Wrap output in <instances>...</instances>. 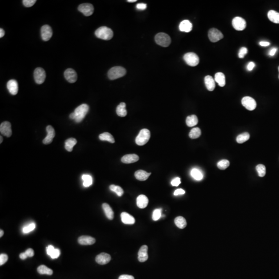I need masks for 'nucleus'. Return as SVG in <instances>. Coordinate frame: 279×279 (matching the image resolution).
<instances>
[{
  "label": "nucleus",
  "instance_id": "nucleus-58",
  "mask_svg": "<svg viewBox=\"0 0 279 279\" xmlns=\"http://www.w3.org/2000/svg\"><path fill=\"white\" fill-rule=\"evenodd\" d=\"M5 35V31L2 28L0 29V37L2 38Z\"/></svg>",
  "mask_w": 279,
  "mask_h": 279
},
{
  "label": "nucleus",
  "instance_id": "nucleus-37",
  "mask_svg": "<svg viewBox=\"0 0 279 279\" xmlns=\"http://www.w3.org/2000/svg\"><path fill=\"white\" fill-rule=\"evenodd\" d=\"M201 135V129L199 128L196 127L194 128L190 131L189 136L191 139H194L200 137Z\"/></svg>",
  "mask_w": 279,
  "mask_h": 279
},
{
  "label": "nucleus",
  "instance_id": "nucleus-21",
  "mask_svg": "<svg viewBox=\"0 0 279 279\" xmlns=\"http://www.w3.org/2000/svg\"><path fill=\"white\" fill-rule=\"evenodd\" d=\"M148 204V197L145 195H140L137 198V205L139 208L143 209L146 208Z\"/></svg>",
  "mask_w": 279,
  "mask_h": 279
},
{
  "label": "nucleus",
  "instance_id": "nucleus-23",
  "mask_svg": "<svg viewBox=\"0 0 279 279\" xmlns=\"http://www.w3.org/2000/svg\"><path fill=\"white\" fill-rule=\"evenodd\" d=\"M179 29L181 32L188 33L193 30V25L190 21L185 20L181 22L179 25Z\"/></svg>",
  "mask_w": 279,
  "mask_h": 279
},
{
  "label": "nucleus",
  "instance_id": "nucleus-59",
  "mask_svg": "<svg viewBox=\"0 0 279 279\" xmlns=\"http://www.w3.org/2000/svg\"><path fill=\"white\" fill-rule=\"evenodd\" d=\"M3 235H4V231H3V230H1V231H0V237H2Z\"/></svg>",
  "mask_w": 279,
  "mask_h": 279
},
{
  "label": "nucleus",
  "instance_id": "nucleus-43",
  "mask_svg": "<svg viewBox=\"0 0 279 279\" xmlns=\"http://www.w3.org/2000/svg\"><path fill=\"white\" fill-rule=\"evenodd\" d=\"M161 216V209H156L153 211L152 218L153 221H157L160 218Z\"/></svg>",
  "mask_w": 279,
  "mask_h": 279
},
{
  "label": "nucleus",
  "instance_id": "nucleus-18",
  "mask_svg": "<svg viewBox=\"0 0 279 279\" xmlns=\"http://www.w3.org/2000/svg\"><path fill=\"white\" fill-rule=\"evenodd\" d=\"M7 89L10 94L16 95L18 92V84L15 80H10L7 83Z\"/></svg>",
  "mask_w": 279,
  "mask_h": 279
},
{
  "label": "nucleus",
  "instance_id": "nucleus-55",
  "mask_svg": "<svg viewBox=\"0 0 279 279\" xmlns=\"http://www.w3.org/2000/svg\"><path fill=\"white\" fill-rule=\"evenodd\" d=\"M276 51H277V49L276 48H272L271 49V51H269V55L270 56H273V55H275L276 53Z\"/></svg>",
  "mask_w": 279,
  "mask_h": 279
},
{
  "label": "nucleus",
  "instance_id": "nucleus-5",
  "mask_svg": "<svg viewBox=\"0 0 279 279\" xmlns=\"http://www.w3.org/2000/svg\"><path fill=\"white\" fill-rule=\"evenodd\" d=\"M155 42L158 45L164 47L169 46L171 42V38L169 35L165 33H159L155 37Z\"/></svg>",
  "mask_w": 279,
  "mask_h": 279
},
{
  "label": "nucleus",
  "instance_id": "nucleus-34",
  "mask_svg": "<svg viewBox=\"0 0 279 279\" xmlns=\"http://www.w3.org/2000/svg\"><path fill=\"white\" fill-rule=\"evenodd\" d=\"M99 138L101 141H107L111 143H114L115 142L114 138L109 132H104L101 133L99 135Z\"/></svg>",
  "mask_w": 279,
  "mask_h": 279
},
{
  "label": "nucleus",
  "instance_id": "nucleus-33",
  "mask_svg": "<svg viewBox=\"0 0 279 279\" xmlns=\"http://www.w3.org/2000/svg\"><path fill=\"white\" fill-rule=\"evenodd\" d=\"M37 271L41 275H52L53 271L49 268L47 267L45 265H41L37 268Z\"/></svg>",
  "mask_w": 279,
  "mask_h": 279
},
{
  "label": "nucleus",
  "instance_id": "nucleus-48",
  "mask_svg": "<svg viewBox=\"0 0 279 279\" xmlns=\"http://www.w3.org/2000/svg\"><path fill=\"white\" fill-rule=\"evenodd\" d=\"M181 183V178H179V177H176V178L173 179L172 181H171V185L173 186H178Z\"/></svg>",
  "mask_w": 279,
  "mask_h": 279
},
{
  "label": "nucleus",
  "instance_id": "nucleus-15",
  "mask_svg": "<svg viewBox=\"0 0 279 279\" xmlns=\"http://www.w3.org/2000/svg\"><path fill=\"white\" fill-rule=\"evenodd\" d=\"M111 259V257L110 255L104 252L98 255L95 259L96 262L99 265H106L110 262Z\"/></svg>",
  "mask_w": 279,
  "mask_h": 279
},
{
  "label": "nucleus",
  "instance_id": "nucleus-4",
  "mask_svg": "<svg viewBox=\"0 0 279 279\" xmlns=\"http://www.w3.org/2000/svg\"><path fill=\"white\" fill-rule=\"evenodd\" d=\"M150 137V133L149 130L143 129L141 130L136 139V143L139 146H143L148 143Z\"/></svg>",
  "mask_w": 279,
  "mask_h": 279
},
{
  "label": "nucleus",
  "instance_id": "nucleus-9",
  "mask_svg": "<svg viewBox=\"0 0 279 279\" xmlns=\"http://www.w3.org/2000/svg\"><path fill=\"white\" fill-rule=\"evenodd\" d=\"M242 104L249 111H253L256 108V101L251 97L246 96L242 99Z\"/></svg>",
  "mask_w": 279,
  "mask_h": 279
},
{
  "label": "nucleus",
  "instance_id": "nucleus-47",
  "mask_svg": "<svg viewBox=\"0 0 279 279\" xmlns=\"http://www.w3.org/2000/svg\"><path fill=\"white\" fill-rule=\"evenodd\" d=\"M61 254V252L59 249H55V250L52 253V255H51V258L52 259H57L59 257V255Z\"/></svg>",
  "mask_w": 279,
  "mask_h": 279
},
{
  "label": "nucleus",
  "instance_id": "nucleus-14",
  "mask_svg": "<svg viewBox=\"0 0 279 279\" xmlns=\"http://www.w3.org/2000/svg\"><path fill=\"white\" fill-rule=\"evenodd\" d=\"M64 76L67 81L69 82L73 83L76 82L77 80V72L75 70L71 68H68L65 70Z\"/></svg>",
  "mask_w": 279,
  "mask_h": 279
},
{
  "label": "nucleus",
  "instance_id": "nucleus-28",
  "mask_svg": "<svg viewBox=\"0 0 279 279\" xmlns=\"http://www.w3.org/2000/svg\"><path fill=\"white\" fill-rule=\"evenodd\" d=\"M269 20L273 23L279 24V13L273 10H269L267 14Z\"/></svg>",
  "mask_w": 279,
  "mask_h": 279
},
{
  "label": "nucleus",
  "instance_id": "nucleus-54",
  "mask_svg": "<svg viewBox=\"0 0 279 279\" xmlns=\"http://www.w3.org/2000/svg\"><path fill=\"white\" fill-rule=\"evenodd\" d=\"M255 66V65L254 63L251 62L248 64L247 70L249 71H252L253 70V68H254Z\"/></svg>",
  "mask_w": 279,
  "mask_h": 279
},
{
  "label": "nucleus",
  "instance_id": "nucleus-42",
  "mask_svg": "<svg viewBox=\"0 0 279 279\" xmlns=\"http://www.w3.org/2000/svg\"><path fill=\"white\" fill-rule=\"evenodd\" d=\"M35 227H36V225H35V223H31V224L28 225V226H26L24 227L23 230H22V231L25 234H27V233H30L31 232H32V231H33L35 229Z\"/></svg>",
  "mask_w": 279,
  "mask_h": 279
},
{
  "label": "nucleus",
  "instance_id": "nucleus-40",
  "mask_svg": "<svg viewBox=\"0 0 279 279\" xmlns=\"http://www.w3.org/2000/svg\"><path fill=\"white\" fill-rule=\"evenodd\" d=\"M230 165V162L229 161L226 159H223L220 161L219 162H218L217 164V166L218 167L219 169L220 170H226L227 169Z\"/></svg>",
  "mask_w": 279,
  "mask_h": 279
},
{
  "label": "nucleus",
  "instance_id": "nucleus-31",
  "mask_svg": "<svg viewBox=\"0 0 279 279\" xmlns=\"http://www.w3.org/2000/svg\"><path fill=\"white\" fill-rule=\"evenodd\" d=\"M77 143V141L75 138H70L67 139L65 143V148L68 152H71L74 146Z\"/></svg>",
  "mask_w": 279,
  "mask_h": 279
},
{
  "label": "nucleus",
  "instance_id": "nucleus-30",
  "mask_svg": "<svg viewBox=\"0 0 279 279\" xmlns=\"http://www.w3.org/2000/svg\"><path fill=\"white\" fill-rule=\"evenodd\" d=\"M198 119L195 115H191L187 117L186 124L188 127H193L198 124Z\"/></svg>",
  "mask_w": 279,
  "mask_h": 279
},
{
  "label": "nucleus",
  "instance_id": "nucleus-41",
  "mask_svg": "<svg viewBox=\"0 0 279 279\" xmlns=\"http://www.w3.org/2000/svg\"><path fill=\"white\" fill-rule=\"evenodd\" d=\"M256 169L259 177H264L266 175V167L264 165H259L256 166Z\"/></svg>",
  "mask_w": 279,
  "mask_h": 279
},
{
  "label": "nucleus",
  "instance_id": "nucleus-20",
  "mask_svg": "<svg viewBox=\"0 0 279 279\" xmlns=\"http://www.w3.org/2000/svg\"><path fill=\"white\" fill-rule=\"evenodd\" d=\"M139 160V157L136 154H128L124 156L121 159L122 162L124 164H132L137 162Z\"/></svg>",
  "mask_w": 279,
  "mask_h": 279
},
{
  "label": "nucleus",
  "instance_id": "nucleus-29",
  "mask_svg": "<svg viewBox=\"0 0 279 279\" xmlns=\"http://www.w3.org/2000/svg\"><path fill=\"white\" fill-rule=\"evenodd\" d=\"M116 113L117 115L120 117H125L127 115V111L126 109V103H121L116 108Z\"/></svg>",
  "mask_w": 279,
  "mask_h": 279
},
{
  "label": "nucleus",
  "instance_id": "nucleus-1",
  "mask_svg": "<svg viewBox=\"0 0 279 279\" xmlns=\"http://www.w3.org/2000/svg\"><path fill=\"white\" fill-rule=\"evenodd\" d=\"M89 110V106L82 104L75 109V111L70 115V119L75 120L76 123H80L86 117Z\"/></svg>",
  "mask_w": 279,
  "mask_h": 279
},
{
  "label": "nucleus",
  "instance_id": "nucleus-52",
  "mask_svg": "<svg viewBox=\"0 0 279 279\" xmlns=\"http://www.w3.org/2000/svg\"><path fill=\"white\" fill-rule=\"evenodd\" d=\"M25 253H26V255H28V257H33L34 256V252L33 250L32 249H28V250H26V251L25 252Z\"/></svg>",
  "mask_w": 279,
  "mask_h": 279
},
{
  "label": "nucleus",
  "instance_id": "nucleus-60",
  "mask_svg": "<svg viewBox=\"0 0 279 279\" xmlns=\"http://www.w3.org/2000/svg\"><path fill=\"white\" fill-rule=\"evenodd\" d=\"M127 2L129 3H133V2H137V0H128Z\"/></svg>",
  "mask_w": 279,
  "mask_h": 279
},
{
  "label": "nucleus",
  "instance_id": "nucleus-46",
  "mask_svg": "<svg viewBox=\"0 0 279 279\" xmlns=\"http://www.w3.org/2000/svg\"><path fill=\"white\" fill-rule=\"evenodd\" d=\"M8 259V258L7 254H1L0 255V265L2 266L4 265L5 263L7 262Z\"/></svg>",
  "mask_w": 279,
  "mask_h": 279
},
{
  "label": "nucleus",
  "instance_id": "nucleus-62",
  "mask_svg": "<svg viewBox=\"0 0 279 279\" xmlns=\"http://www.w3.org/2000/svg\"><path fill=\"white\" fill-rule=\"evenodd\" d=\"M278 70H279V67H278Z\"/></svg>",
  "mask_w": 279,
  "mask_h": 279
},
{
  "label": "nucleus",
  "instance_id": "nucleus-35",
  "mask_svg": "<svg viewBox=\"0 0 279 279\" xmlns=\"http://www.w3.org/2000/svg\"><path fill=\"white\" fill-rule=\"evenodd\" d=\"M191 176L193 177L194 179L197 181H201L203 178V173L200 171V170L198 169H193L191 171Z\"/></svg>",
  "mask_w": 279,
  "mask_h": 279
},
{
  "label": "nucleus",
  "instance_id": "nucleus-50",
  "mask_svg": "<svg viewBox=\"0 0 279 279\" xmlns=\"http://www.w3.org/2000/svg\"><path fill=\"white\" fill-rule=\"evenodd\" d=\"M136 7L139 10H145L147 7V5L143 3H138L136 5Z\"/></svg>",
  "mask_w": 279,
  "mask_h": 279
},
{
  "label": "nucleus",
  "instance_id": "nucleus-39",
  "mask_svg": "<svg viewBox=\"0 0 279 279\" xmlns=\"http://www.w3.org/2000/svg\"><path fill=\"white\" fill-rule=\"evenodd\" d=\"M110 189L112 191L115 193L119 197H122L124 194V190L123 189L119 186L111 185L110 186Z\"/></svg>",
  "mask_w": 279,
  "mask_h": 279
},
{
  "label": "nucleus",
  "instance_id": "nucleus-32",
  "mask_svg": "<svg viewBox=\"0 0 279 279\" xmlns=\"http://www.w3.org/2000/svg\"><path fill=\"white\" fill-rule=\"evenodd\" d=\"M174 222L176 226L181 229L185 228L187 226V221L185 219L181 216H179L175 219Z\"/></svg>",
  "mask_w": 279,
  "mask_h": 279
},
{
  "label": "nucleus",
  "instance_id": "nucleus-51",
  "mask_svg": "<svg viewBox=\"0 0 279 279\" xmlns=\"http://www.w3.org/2000/svg\"><path fill=\"white\" fill-rule=\"evenodd\" d=\"M185 193V191L184 190L182 189H178L175 190V192L174 193V195H182Z\"/></svg>",
  "mask_w": 279,
  "mask_h": 279
},
{
  "label": "nucleus",
  "instance_id": "nucleus-57",
  "mask_svg": "<svg viewBox=\"0 0 279 279\" xmlns=\"http://www.w3.org/2000/svg\"><path fill=\"white\" fill-rule=\"evenodd\" d=\"M259 45L262 47L268 46L270 45V42H259Z\"/></svg>",
  "mask_w": 279,
  "mask_h": 279
},
{
  "label": "nucleus",
  "instance_id": "nucleus-25",
  "mask_svg": "<svg viewBox=\"0 0 279 279\" xmlns=\"http://www.w3.org/2000/svg\"><path fill=\"white\" fill-rule=\"evenodd\" d=\"M150 175H151V173H148L146 171H143L141 170L136 171L135 173V177L137 180L140 181H146L149 177Z\"/></svg>",
  "mask_w": 279,
  "mask_h": 279
},
{
  "label": "nucleus",
  "instance_id": "nucleus-12",
  "mask_svg": "<svg viewBox=\"0 0 279 279\" xmlns=\"http://www.w3.org/2000/svg\"><path fill=\"white\" fill-rule=\"evenodd\" d=\"M53 32L52 30L49 25H45L41 29V36L44 41H49L52 37Z\"/></svg>",
  "mask_w": 279,
  "mask_h": 279
},
{
  "label": "nucleus",
  "instance_id": "nucleus-24",
  "mask_svg": "<svg viewBox=\"0 0 279 279\" xmlns=\"http://www.w3.org/2000/svg\"><path fill=\"white\" fill-rule=\"evenodd\" d=\"M204 82L207 90L209 91H213L215 87V81L210 75H207L205 77Z\"/></svg>",
  "mask_w": 279,
  "mask_h": 279
},
{
  "label": "nucleus",
  "instance_id": "nucleus-44",
  "mask_svg": "<svg viewBox=\"0 0 279 279\" xmlns=\"http://www.w3.org/2000/svg\"><path fill=\"white\" fill-rule=\"evenodd\" d=\"M23 5L26 7H30L33 6L36 2V0H23Z\"/></svg>",
  "mask_w": 279,
  "mask_h": 279
},
{
  "label": "nucleus",
  "instance_id": "nucleus-3",
  "mask_svg": "<svg viewBox=\"0 0 279 279\" xmlns=\"http://www.w3.org/2000/svg\"><path fill=\"white\" fill-rule=\"evenodd\" d=\"M126 74V70L124 67L115 66L113 67L109 70L108 76L109 79L113 80L123 77Z\"/></svg>",
  "mask_w": 279,
  "mask_h": 279
},
{
  "label": "nucleus",
  "instance_id": "nucleus-38",
  "mask_svg": "<svg viewBox=\"0 0 279 279\" xmlns=\"http://www.w3.org/2000/svg\"><path fill=\"white\" fill-rule=\"evenodd\" d=\"M82 179L83 181V186L86 187H88L93 184V179L90 175L87 174L83 175Z\"/></svg>",
  "mask_w": 279,
  "mask_h": 279
},
{
  "label": "nucleus",
  "instance_id": "nucleus-6",
  "mask_svg": "<svg viewBox=\"0 0 279 279\" xmlns=\"http://www.w3.org/2000/svg\"><path fill=\"white\" fill-rule=\"evenodd\" d=\"M184 61L190 66H196L198 65L200 59L198 56L193 52L187 53L184 56Z\"/></svg>",
  "mask_w": 279,
  "mask_h": 279
},
{
  "label": "nucleus",
  "instance_id": "nucleus-36",
  "mask_svg": "<svg viewBox=\"0 0 279 279\" xmlns=\"http://www.w3.org/2000/svg\"><path fill=\"white\" fill-rule=\"evenodd\" d=\"M250 138V135L248 132H244V133H242L240 135H238L236 138V141L237 143H243L244 142L247 141Z\"/></svg>",
  "mask_w": 279,
  "mask_h": 279
},
{
  "label": "nucleus",
  "instance_id": "nucleus-19",
  "mask_svg": "<svg viewBox=\"0 0 279 279\" xmlns=\"http://www.w3.org/2000/svg\"><path fill=\"white\" fill-rule=\"evenodd\" d=\"M78 242L81 245H92L95 243V239L90 236H81L78 239Z\"/></svg>",
  "mask_w": 279,
  "mask_h": 279
},
{
  "label": "nucleus",
  "instance_id": "nucleus-26",
  "mask_svg": "<svg viewBox=\"0 0 279 279\" xmlns=\"http://www.w3.org/2000/svg\"><path fill=\"white\" fill-rule=\"evenodd\" d=\"M106 217L109 220H112L114 218V212L110 206L107 203H103L102 205Z\"/></svg>",
  "mask_w": 279,
  "mask_h": 279
},
{
  "label": "nucleus",
  "instance_id": "nucleus-22",
  "mask_svg": "<svg viewBox=\"0 0 279 279\" xmlns=\"http://www.w3.org/2000/svg\"><path fill=\"white\" fill-rule=\"evenodd\" d=\"M120 217L122 222L124 224H133L136 222L135 218L126 212L122 213L120 215Z\"/></svg>",
  "mask_w": 279,
  "mask_h": 279
},
{
  "label": "nucleus",
  "instance_id": "nucleus-16",
  "mask_svg": "<svg viewBox=\"0 0 279 279\" xmlns=\"http://www.w3.org/2000/svg\"><path fill=\"white\" fill-rule=\"evenodd\" d=\"M47 136L43 139V143L45 144H49L55 137V130L51 126H48L46 128Z\"/></svg>",
  "mask_w": 279,
  "mask_h": 279
},
{
  "label": "nucleus",
  "instance_id": "nucleus-13",
  "mask_svg": "<svg viewBox=\"0 0 279 279\" xmlns=\"http://www.w3.org/2000/svg\"><path fill=\"white\" fill-rule=\"evenodd\" d=\"M0 132L2 135L7 137H10L12 135L11 124L8 122H4L0 125Z\"/></svg>",
  "mask_w": 279,
  "mask_h": 279
},
{
  "label": "nucleus",
  "instance_id": "nucleus-27",
  "mask_svg": "<svg viewBox=\"0 0 279 279\" xmlns=\"http://www.w3.org/2000/svg\"><path fill=\"white\" fill-rule=\"evenodd\" d=\"M215 80L220 86L223 87L226 85V77L222 72L216 73L215 76Z\"/></svg>",
  "mask_w": 279,
  "mask_h": 279
},
{
  "label": "nucleus",
  "instance_id": "nucleus-53",
  "mask_svg": "<svg viewBox=\"0 0 279 279\" xmlns=\"http://www.w3.org/2000/svg\"><path fill=\"white\" fill-rule=\"evenodd\" d=\"M119 279H135V278L130 275H123L120 276Z\"/></svg>",
  "mask_w": 279,
  "mask_h": 279
},
{
  "label": "nucleus",
  "instance_id": "nucleus-10",
  "mask_svg": "<svg viewBox=\"0 0 279 279\" xmlns=\"http://www.w3.org/2000/svg\"><path fill=\"white\" fill-rule=\"evenodd\" d=\"M78 9L79 12L86 16H91L94 11V6L90 3H84L80 5Z\"/></svg>",
  "mask_w": 279,
  "mask_h": 279
},
{
  "label": "nucleus",
  "instance_id": "nucleus-45",
  "mask_svg": "<svg viewBox=\"0 0 279 279\" xmlns=\"http://www.w3.org/2000/svg\"><path fill=\"white\" fill-rule=\"evenodd\" d=\"M248 53L247 48L246 47H242L239 51L238 57L240 59H243L244 56Z\"/></svg>",
  "mask_w": 279,
  "mask_h": 279
},
{
  "label": "nucleus",
  "instance_id": "nucleus-8",
  "mask_svg": "<svg viewBox=\"0 0 279 279\" xmlns=\"http://www.w3.org/2000/svg\"><path fill=\"white\" fill-rule=\"evenodd\" d=\"M34 77L37 84H42L45 82V79L46 77L45 70L41 67L36 68L34 72Z\"/></svg>",
  "mask_w": 279,
  "mask_h": 279
},
{
  "label": "nucleus",
  "instance_id": "nucleus-2",
  "mask_svg": "<svg viewBox=\"0 0 279 279\" xmlns=\"http://www.w3.org/2000/svg\"><path fill=\"white\" fill-rule=\"evenodd\" d=\"M95 34L99 39L109 41L113 37V32L111 29L107 26H101L96 30Z\"/></svg>",
  "mask_w": 279,
  "mask_h": 279
},
{
  "label": "nucleus",
  "instance_id": "nucleus-49",
  "mask_svg": "<svg viewBox=\"0 0 279 279\" xmlns=\"http://www.w3.org/2000/svg\"><path fill=\"white\" fill-rule=\"evenodd\" d=\"M55 249L53 246H52V245L48 246L47 247V254L49 255V256H51L53 252L55 250Z\"/></svg>",
  "mask_w": 279,
  "mask_h": 279
},
{
  "label": "nucleus",
  "instance_id": "nucleus-17",
  "mask_svg": "<svg viewBox=\"0 0 279 279\" xmlns=\"http://www.w3.org/2000/svg\"><path fill=\"white\" fill-rule=\"evenodd\" d=\"M148 247L146 245H143L138 252V260L139 262L143 263L148 260Z\"/></svg>",
  "mask_w": 279,
  "mask_h": 279
},
{
  "label": "nucleus",
  "instance_id": "nucleus-7",
  "mask_svg": "<svg viewBox=\"0 0 279 279\" xmlns=\"http://www.w3.org/2000/svg\"><path fill=\"white\" fill-rule=\"evenodd\" d=\"M208 36L210 41L213 42H217L223 38V35L221 31L215 28L210 29Z\"/></svg>",
  "mask_w": 279,
  "mask_h": 279
},
{
  "label": "nucleus",
  "instance_id": "nucleus-11",
  "mask_svg": "<svg viewBox=\"0 0 279 279\" xmlns=\"http://www.w3.org/2000/svg\"><path fill=\"white\" fill-rule=\"evenodd\" d=\"M232 25L233 28L236 30L240 31L243 30L246 28V22L243 18L236 17L233 19Z\"/></svg>",
  "mask_w": 279,
  "mask_h": 279
},
{
  "label": "nucleus",
  "instance_id": "nucleus-61",
  "mask_svg": "<svg viewBox=\"0 0 279 279\" xmlns=\"http://www.w3.org/2000/svg\"><path fill=\"white\" fill-rule=\"evenodd\" d=\"M0 138H1V141H0V143H2V142H3V137H2V136H1L0 137Z\"/></svg>",
  "mask_w": 279,
  "mask_h": 279
},
{
  "label": "nucleus",
  "instance_id": "nucleus-56",
  "mask_svg": "<svg viewBox=\"0 0 279 279\" xmlns=\"http://www.w3.org/2000/svg\"><path fill=\"white\" fill-rule=\"evenodd\" d=\"M19 257L21 259H25L26 258H28V256L27 255H26L25 252H24V253H21L20 255H19Z\"/></svg>",
  "mask_w": 279,
  "mask_h": 279
}]
</instances>
